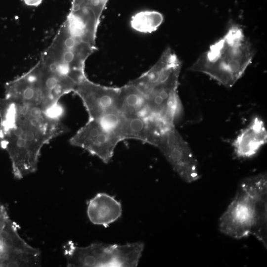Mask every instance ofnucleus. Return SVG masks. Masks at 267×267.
<instances>
[{"instance_id":"obj_1","label":"nucleus","mask_w":267,"mask_h":267,"mask_svg":"<svg viewBox=\"0 0 267 267\" xmlns=\"http://www.w3.org/2000/svg\"><path fill=\"white\" fill-rule=\"evenodd\" d=\"M58 108L46 110L0 97V144L15 178L35 172L43 146L68 130Z\"/></svg>"},{"instance_id":"obj_2","label":"nucleus","mask_w":267,"mask_h":267,"mask_svg":"<svg viewBox=\"0 0 267 267\" xmlns=\"http://www.w3.org/2000/svg\"><path fill=\"white\" fill-rule=\"evenodd\" d=\"M267 177L261 173L244 178L219 220L223 234L239 239L254 235L267 246Z\"/></svg>"},{"instance_id":"obj_3","label":"nucleus","mask_w":267,"mask_h":267,"mask_svg":"<svg viewBox=\"0 0 267 267\" xmlns=\"http://www.w3.org/2000/svg\"><path fill=\"white\" fill-rule=\"evenodd\" d=\"M181 67L168 47L149 70L131 82L144 95L152 116L170 125H175L182 111L178 92Z\"/></svg>"},{"instance_id":"obj_4","label":"nucleus","mask_w":267,"mask_h":267,"mask_svg":"<svg viewBox=\"0 0 267 267\" xmlns=\"http://www.w3.org/2000/svg\"><path fill=\"white\" fill-rule=\"evenodd\" d=\"M253 58L251 45L242 29L233 25L201 54L190 70L204 73L221 85L231 87L243 75Z\"/></svg>"},{"instance_id":"obj_5","label":"nucleus","mask_w":267,"mask_h":267,"mask_svg":"<svg viewBox=\"0 0 267 267\" xmlns=\"http://www.w3.org/2000/svg\"><path fill=\"white\" fill-rule=\"evenodd\" d=\"M96 49V46L75 39L63 23L40 61L53 72L78 84L87 77L86 60Z\"/></svg>"},{"instance_id":"obj_6","label":"nucleus","mask_w":267,"mask_h":267,"mask_svg":"<svg viewBox=\"0 0 267 267\" xmlns=\"http://www.w3.org/2000/svg\"><path fill=\"white\" fill-rule=\"evenodd\" d=\"M142 242L124 245L93 243L86 247L69 241L63 246V254L70 267H135L144 249Z\"/></svg>"},{"instance_id":"obj_7","label":"nucleus","mask_w":267,"mask_h":267,"mask_svg":"<svg viewBox=\"0 0 267 267\" xmlns=\"http://www.w3.org/2000/svg\"><path fill=\"white\" fill-rule=\"evenodd\" d=\"M156 147L184 181L190 183L199 178L197 161L175 125L164 131Z\"/></svg>"},{"instance_id":"obj_8","label":"nucleus","mask_w":267,"mask_h":267,"mask_svg":"<svg viewBox=\"0 0 267 267\" xmlns=\"http://www.w3.org/2000/svg\"><path fill=\"white\" fill-rule=\"evenodd\" d=\"M18 225L10 218L0 232L3 247L0 267H37L40 251L28 244L19 235Z\"/></svg>"},{"instance_id":"obj_9","label":"nucleus","mask_w":267,"mask_h":267,"mask_svg":"<svg viewBox=\"0 0 267 267\" xmlns=\"http://www.w3.org/2000/svg\"><path fill=\"white\" fill-rule=\"evenodd\" d=\"M69 141L72 145L87 150L107 164L111 160L115 149L121 140L97 121L89 119Z\"/></svg>"},{"instance_id":"obj_10","label":"nucleus","mask_w":267,"mask_h":267,"mask_svg":"<svg viewBox=\"0 0 267 267\" xmlns=\"http://www.w3.org/2000/svg\"><path fill=\"white\" fill-rule=\"evenodd\" d=\"M74 92L82 99L90 120H96L104 115L119 111L120 88L102 86L86 77Z\"/></svg>"},{"instance_id":"obj_11","label":"nucleus","mask_w":267,"mask_h":267,"mask_svg":"<svg viewBox=\"0 0 267 267\" xmlns=\"http://www.w3.org/2000/svg\"><path fill=\"white\" fill-rule=\"evenodd\" d=\"M267 141V132L263 121L256 117L237 135L233 142L234 153L240 158L254 156Z\"/></svg>"},{"instance_id":"obj_12","label":"nucleus","mask_w":267,"mask_h":267,"mask_svg":"<svg viewBox=\"0 0 267 267\" xmlns=\"http://www.w3.org/2000/svg\"><path fill=\"white\" fill-rule=\"evenodd\" d=\"M122 205L113 196L98 193L91 199L87 207V215L91 223L108 226L121 216Z\"/></svg>"},{"instance_id":"obj_13","label":"nucleus","mask_w":267,"mask_h":267,"mask_svg":"<svg viewBox=\"0 0 267 267\" xmlns=\"http://www.w3.org/2000/svg\"><path fill=\"white\" fill-rule=\"evenodd\" d=\"M119 111L127 117L154 118L144 95L131 82L120 88Z\"/></svg>"},{"instance_id":"obj_14","label":"nucleus","mask_w":267,"mask_h":267,"mask_svg":"<svg viewBox=\"0 0 267 267\" xmlns=\"http://www.w3.org/2000/svg\"><path fill=\"white\" fill-rule=\"evenodd\" d=\"M164 20L163 15L156 11L144 10L134 15L131 20V27L134 30L144 33L156 31Z\"/></svg>"},{"instance_id":"obj_15","label":"nucleus","mask_w":267,"mask_h":267,"mask_svg":"<svg viewBox=\"0 0 267 267\" xmlns=\"http://www.w3.org/2000/svg\"><path fill=\"white\" fill-rule=\"evenodd\" d=\"M9 219L6 209L3 205L0 203V230L4 226L6 222Z\"/></svg>"},{"instance_id":"obj_16","label":"nucleus","mask_w":267,"mask_h":267,"mask_svg":"<svg viewBox=\"0 0 267 267\" xmlns=\"http://www.w3.org/2000/svg\"><path fill=\"white\" fill-rule=\"evenodd\" d=\"M43 0H24V2L29 6H38Z\"/></svg>"}]
</instances>
